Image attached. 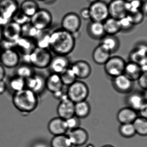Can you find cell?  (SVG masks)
I'll return each mask as SVG.
<instances>
[{"instance_id":"cell-56","label":"cell","mask_w":147,"mask_h":147,"mask_svg":"<svg viewBox=\"0 0 147 147\" xmlns=\"http://www.w3.org/2000/svg\"><path fill=\"white\" fill-rule=\"evenodd\" d=\"M36 1H42V2H45V1H46V0H35Z\"/></svg>"},{"instance_id":"cell-24","label":"cell","mask_w":147,"mask_h":147,"mask_svg":"<svg viewBox=\"0 0 147 147\" xmlns=\"http://www.w3.org/2000/svg\"><path fill=\"white\" fill-rule=\"evenodd\" d=\"M100 41V45L111 55L116 53L119 49L120 42L116 36L106 35Z\"/></svg>"},{"instance_id":"cell-18","label":"cell","mask_w":147,"mask_h":147,"mask_svg":"<svg viewBox=\"0 0 147 147\" xmlns=\"http://www.w3.org/2000/svg\"><path fill=\"white\" fill-rule=\"evenodd\" d=\"M77 79H85L88 78L92 73L90 64L85 61H77L69 66Z\"/></svg>"},{"instance_id":"cell-49","label":"cell","mask_w":147,"mask_h":147,"mask_svg":"<svg viewBox=\"0 0 147 147\" xmlns=\"http://www.w3.org/2000/svg\"><path fill=\"white\" fill-rule=\"evenodd\" d=\"M7 86L4 80L0 81V95L3 94L6 90Z\"/></svg>"},{"instance_id":"cell-1","label":"cell","mask_w":147,"mask_h":147,"mask_svg":"<svg viewBox=\"0 0 147 147\" xmlns=\"http://www.w3.org/2000/svg\"><path fill=\"white\" fill-rule=\"evenodd\" d=\"M75 45V36L61 28L51 32L49 49L55 55L67 56Z\"/></svg>"},{"instance_id":"cell-22","label":"cell","mask_w":147,"mask_h":147,"mask_svg":"<svg viewBox=\"0 0 147 147\" xmlns=\"http://www.w3.org/2000/svg\"><path fill=\"white\" fill-rule=\"evenodd\" d=\"M88 36L94 40H100L106 35L103 23L90 21L87 27Z\"/></svg>"},{"instance_id":"cell-31","label":"cell","mask_w":147,"mask_h":147,"mask_svg":"<svg viewBox=\"0 0 147 147\" xmlns=\"http://www.w3.org/2000/svg\"><path fill=\"white\" fill-rule=\"evenodd\" d=\"M51 32L48 30L40 31L36 37L34 39L36 48L48 49L50 47Z\"/></svg>"},{"instance_id":"cell-33","label":"cell","mask_w":147,"mask_h":147,"mask_svg":"<svg viewBox=\"0 0 147 147\" xmlns=\"http://www.w3.org/2000/svg\"><path fill=\"white\" fill-rule=\"evenodd\" d=\"M136 133L142 136L147 135V118L142 117H138L132 123Z\"/></svg>"},{"instance_id":"cell-23","label":"cell","mask_w":147,"mask_h":147,"mask_svg":"<svg viewBox=\"0 0 147 147\" xmlns=\"http://www.w3.org/2000/svg\"><path fill=\"white\" fill-rule=\"evenodd\" d=\"M49 131L54 136L66 134L68 131L65 120L58 117L51 119L48 124Z\"/></svg>"},{"instance_id":"cell-11","label":"cell","mask_w":147,"mask_h":147,"mask_svg":"<svg viewBox=\"0 0 147 147\" xmlns=\"http://www.w3.org/2000/svg\"><path fill=\"white\" fill-rule=\"evenodd\" d=\"M20 60V54L15 49L2 51L0 55L1 65L9 68L18 66Z\"/></svg>"},{"instance_id":"cell-14","label":"cell","mask_w":147,"mask_h":147,"mask_svg":"<svg viewBox=\"0 0 147 147\" xmlns=\"http://www.w3.org/2000/svg\"><path fill=\"white\" fill-rule=\"evenodd\" d=\"M19 8L17 0H0V15L8 21L11 20Z\"/></svg>"},{"instance_id":"cell-52","label":"cell","mask_w":147,"mask_h":147,"mask_svg":"<svg viewBox=\"0 0 147 147\" xmlns=\"http://www.w3.org/2000/svg\"><path fill=\"white\" fill-rule=\"evenodd\" d=\"M10 21H8V20L5 19L3 17H1L0 15V28H2L3 26H5L6 24H7Z\"/></svg>"},{"instance_id":"cell-41","label":"cell","mask_w":147,"mask_h":147,"mask_svg":"<svg viewBox=\"0 0 147 147\" xmlns=\"http://www.w3.org/2000/svg\"><path fill=\"white\" fill-rule=\"evenodd\" d=\"M119 22L121 31L125 32L129 31L134 26L128 14L125 17L119 20Z\"/></svg>"},{"instance_id":"cell-32","label":"cell","mask_w":147,"mask_h":147,"mask_svg":"<svg viewBox=\"0 0 147 147\" xmlns=\"http://www.w3.org/2000/svg\"><path fill=\"white\" fill-rule=\"evenodd\" d=\"M90 105L86 100L75 103V116L79 119L87 117L90 113Z\"/></svg>"},{"instance_id":"cell-2","label":"cell","mask_w":147,"mask_h":147,"mask_svg":"<svg viewBox=\"0 0 147 147\" xmlns=\"http://www.w3.org/2000/svg\"><path fill=\"white\" fill-rule=\"evenodd\" d=\"M12 101L18 110L25 113H30L35 111L38 104L37 94L27 88L14 92Z\"/></svg>"},{"instance_id":"cell-59","label":"cell","mask_w":147,"mask_h":147,"mask_svg":"<svg viewBox=\"0 0 147 147\" xmlns=\"http://www.w3.org/2000/svg\"><path fill=\"white\" fill-rule=\"evenodd\" d=\"M1 51H1V50L0 49V55H1Z\"/></svg>"},{"instance_id":"cell-57","label":"cell","mask_w":147,"mask_h":147,"mask_svg":"<svg viewBox=\"0 0 147 147\" xmlns=\"http://www.w3.org/2000/svg\"><path fill=\"white\" fill-rule=\"evenodd\" d=\"M102 147H114L113 146H111V145H105V146H103Z\"/></svg>"},{"instance_id":"cell-9","label":"cell","mask_w":147,"mask_h":147,"mask_svg":"<svg viewBox=\"0 0 147 147\" xmlns=\"http://www.w3.org/2000/svg\"><path fill=\"white\" fill-rule=\"evenodd\" d=\"M147 46L141 43L136 45L129 55V61L138 64L142 72H147Z\"/></svg>"},{"instance_id":"cell-29","label":"cell","mask_w":147,"mask_h":147,"mask_svg":"<svg viewBox=\"0 0 147 147\" xmlns=\"http://www.w3.org/2000/svg\"><path fill=\"white\" fill-rule=\"evenodd\" d=\"M106 35L116 36L121 32L119 20L109 17L103 23Z\"/></svg>"},{"instance_id":"cell-25","label":"cell","mask_w":147,"mask_h":147,"mask_svg":"<svg viewBox=\"0 0 147 147\" xmlns=\"http://www.w3.org/2000/svg\"><path fill=\"white\" fill-rule=\"evenodd\" d=\"M138 117L137 112L128 107L119 110L117 116L118 121L121 124L132 123Z\"/></svg>"},{"instance_id":"cell-12","label":"cell","mask_w":147,"mask_h":147,"mask_svg":"<svg viewBox=\"0 0 147 147\" xmlns=\"http://www.w3.org/2000/svg\"><path fill=\"white\" fill-rule=\"evenodd\" d=\"M112 85L116 91L122 94H129L132 92L134 87L133 81L123 74L112 78Z\"/></svg>"},{"instance_id":"cell-36","label":"cell","mask_w":147,"mask_h":147,"mask_svg":"<svg viewBox=\"0 0 147 147\" xmlns=\"http://www.w3.org/2000/svg\"><path fill=\"white\" fill-rule=\"evenodd\" d=\"M17 76L26 80L34 74L32 66L24 63L19 65L16 69Z\"/></svg>"},{"instance_id":"cell-19","label":"cell","mask_w":147,"mask_h":147,"mask_svg":"<svg viewBox=\"0 0 147 147\" xmlns=\"http://www.w3.org/2000/svg\"><path fill=\"white\" fill-rule=\"evenodd\" d=\"M75 103L68 98L60 101L57 107L58 117L66 119L74 116Z\"/></svg>"},{"instance_id":"cell-38","label":"cell","mask_w":147,"mask_h":147,"mask_svg":"<svg viewBox=\"0 0 147 147\" xmlns=\"http://www.w3.org/2000/svg\"><path fill=\"white\" fill-rule=\"evenodd\" d=\"M9 85L12 90L17 92L26 88V80L17 76L11 80Z\"/></svg>"},{"instance_id":"cell-20","label":"cell","mask_w":147,"mask_h":147,"mask_svg":"<svg viewBox=\"0 0 147 147\" xmlns=\"http://www.w3.org/2000/svg\"><path fill=\"white\" fill-rule=\"evenodd\" d=\"M36 48L34 40L21 36L15 42V49L22 55L30 54Z\"/></svg>"},{"instance_id":"cell-28","label":"cell","mask_w":147,"mask_h":147,"mask_svg":"<svg viewBox=\"0 0 147 147\" xmlns=\"http://www.w3.org/2000/svg\"><path fill=\"white\" fill-rule=\"evenodd\" d=\"M111 57V54L99 45L94 50L92 57L94 61L98 65H104Z\"/></svg>"},{"instance_id":"cell-37","label":"cell","mask_w":147,"mask_h":147,"mask_svg":"<svg viewBox=\"0 0 147 147\" xmlns=\"http://www.w3.org/2000/svg\"><path fill=\"white\" fill-rule=\"evenodd\" d=\"M120 135L126 138H130L135 136L136 134L133 124H121L119 129Z\"/></svg>"},{"instance_id":"cell-35","label":"cell","mask_w":147,"mask_h":147,"mask_svg":"<svg viewBox=\"0 0 147 147\" xmlns=\"http://www.w3.org/2000/svg\"><path fill=\"white\" fill-rule=\"evenodd\" d=\"M40 30L34 27L30 22L21 26V36L34 40L40 32Z\"/></svg>"},{"instance_id":"cell-3","label":"cell","mask_w":147,"mask_h":147,"mask_svg":"<svg viewBox=\"0 0 147 147\" xmlns=\"http://www.w3.org/2000/svg\"><path fill=\"white\" fill-rule=\"evenodd\" d=\"M52 57L48 49L36 48L30 54L22 55V58L25 63L37 68L44 69L49 67Z\"/></svg>"},{"instance_id":"cell-27","label":"cell","mask_w":147,"mask_h":147,"mask_svg":"<svg viewBox=\"0 0 147 147\" xmlns=\"http://www.w3.org/2000/svg\"><path fill=\"white\" fill-rule=\"evenodd\" d=\"M141 67L137 63L133 62L126 63L123 74L131 80H137L142 73Z\"/></svg>"},{"instance_id":"cell-4","label":"cell","mask_w":147,"mask_h":147,"mask_svg":"<svg viewBox=\"0 0 147 147\" xmlns=\"http://www.w3.org/2000/svg\"><path fill=\"white\" fill-rule=\"evenodd\" d=\"M67 94L69 99L74 103L86 100L89 90L87 84L81 81H76L68 86Z\"/></svg>"},{"instance_id":"cell-17","label":"cell","mask_w":147,"mask_h":147,"mask_svg":"<svg viewBox=\"0 0 147 147\" xmlns=\"http://www.w3.org/2000/svg\"><path fill=\"white\" fill-rule=\"evenodd\" d=\"M26 88L37 94L41 93L46 88V79L42 76L35 74L26 80Z\"/></svg>"},{"instance_id":"cell-16","label":"cell","mask_w":147,"mask_h":147,"mask_svg":"<svg viewBox=\"0 0 147 147\" xmlns=\"http://www.w3.org/2000/svg\"><path fill=\"white\" fill-rule=\"evenodd\" d=\"M126 104L128 107L138 112L140 108L147 103V94L139 92H131L125 99Z\"/></svg>"},{"instance_id":"cell-50","label":"cell","mask_w":147,"mask_h":147,"mask_svg":"<svg viewBox=\"0 0 147 147\" xmlns=\"http://www.w3.org/2000/svg\"><path fill=\"white\" fill-rule=\"evenodd\" d=\"M5 76V68L1 64H0V81L3 80Z\"/></svg>"},{"instance_id":"cell-45","label":"cell","mask_w":147,"mask_h":147,"mask_svg":"<svg viewBox=\"0 0 147 147\" xmlns=\"http://www.w3.org/2000/svg\"><path fill=\"white\" fill-rule=\"evenodd\" d=\"M0 49L2 51L15 49V42L3 38L0 42Z\"/></svg>"},{"instance_id":"cell-6","label":"cell","mask_w":147,"mask_h":147,"mask_svg":"<svg viewBox=\"0 0 147 147\" xmlns=\"http://www.w3.org/2000/svg\"><path fill=\"white\" fill-rule=\"evenodd\" d=\"M91 21L103 23L109 16L108 4L102 0L91 3L88 7Z\"/></svg>"},{"instance_id":"cell-30","label":"cell","mask_w":147,"mask_h":147,"mask_svg":"<svg viewBox=\"0 0 147 147\" xmlns=\"http://www.w3.org/2000/svg\"><path fill=\"white\" fill-rule=\"evenodd\" d=\"M40 9L35 0H25L21 3L20 9L30 18H31Z\"/></svg>"},{"instance_id":"cell-42","label":"cell","mask_w":147,"mask_h":147,"mask_svg":"<svg viewBox=\"0 0 147 147\" xmlns=\"http://www.w3.org/2000/svg\"><path fill=\"white\" fill-rule=\"evenodd\" d=\"M126 3V9L128 14L141 11L143 2L142 0H132Z\"/></svg>"},{"instance_id":"cell-44","label":"cell","mask_w":147,"mask_h":147,"mask_svg":"<svg viewBox=\"0 0 147 147\" xmlns=\"http://www.w3.org/2000/svg\"><path fill=\"white\" fill-rule=\"evenodd\" d=\"M134 26L140 24L144 20L145 15L141 11L128 14Z\"/></svg>"},{"instance_id":"cell-51","label":"cell","mask_w":147,"mask_h":147,"mask_svg":"<svg viewBox=\"0 0 147 147\" xmlns=\"http://www.w3.org/2000/svg\"><path fill=\"white\" fill-rule=\"evenodd\" d=\"M32 147H49V146L45 142H39L36 143Z\"/></svg>"},{"instance_id":"cell-47","label":"cell","mask_w":147,"mask_h":147,"mask_svg":"<svg viewBox=\"0 0 147 147\" xmlns=\"http://www.w3.org/2000/svg\"><path fill=\"white\" fill-rule=\"evenodd\" d=\"M80 18L85 20H90V14L88 7L84 8L80 12Z\"/></svg>"},{"instance_id":"cell-53","label":"cell","mask_w":147,"mask_h":147,"mask_svg":"<svg viewBox=\"0 0 147 147\" xmlns=\"http://www.w3.org/2000/svg\"><path fill=\"white\" fill-rule=\"evenodd\" d=\"M56 0H46L45 3H46L48 4H52V3H54Z\"/></svg>"},{"instance_id":"cell-34","label":"cell","mask_w":147,"mask_h":147,"mask_svg":"<svg viewBox=\"0 0 147 147\" xmlns=\"http://www.w3.org/2000/svg\"><path fill=\"white\" fill-rule=\"evenodd\" d=\"M51 147H72V144L67 134L54 136L51 139Z\"/></svg>"},{"instance_id":"cell-40","label":"cell","mask_w":147,"mask_h":147,"mask_svg":"<svg viewBox=\"0 0 147 147\" xmlns=\"http://www.w3.org/2000/svg\"><path fill=\"white\" fill-rule=\"evenodd\" d=\"M30 18L25 14L19 8V9L13 15L11 20L22 26L30 22Z\"/></svg>"},{"instance_id":"cell-13","label":"cell","mask_w":147,"mask_h":147,"mask_svg":"<svg viewBox=\"0 0 147 147\" xmlns=\"http://www.w3.org/2000/svg\"><path fill=\"white\" fill-rule=\"evenodd\" d=\"M109 16L119 20L128 14L126 3L123 0H111L108 4Z\"/></svg>"},{"instance_id":"cell-58","label":"cell","mask_w":147,"mask_h":147,"mask_svg":"<svg viewBox=\"0 0 147 147\" xmlns=\"http://www.w3.org/2000/svg\"><path fill=\"white\" fill-rule=\"evenodd\" d=\"M123 1H125V2H129L130 1H131L132 0H123Z\"/></svg>"},{"instance_id":"cell-10","label":"cell","mask_w":147,"mask_h":147,"mask_svg":"<svg viewBox=\"0 0 147 147\" xmlns=\"http://www.w3.org/2000/svg\"><path fill=\"white\" fill-rule=\"evenodd\" d=\"M70 64L67 56L55 55L52 57L48 67L52 74L61 75L69 67Z\"/></svg>"},{"instance_id":"cell-15","label":"cell","mask_w":147,"mask_h":147,"mask_svg":"<svg viewBox=\"0 0 147 147\" xmlns=\"http://www.w3.org/2000/svg\"><path fill=\"white\" fill-rule=\"evenodd\" d=\"M3 38L15 42L21 36V26L11 20L2 28Z\"/></svg>"},{"instance_id":"cell-7","label":"cell","mask_w":147,"mask_h":147,"mask_svg":"<svg viewBox=\"0 0 147 147\" xmlns=\"http://www.w3.org/2000/svg\"><path fill=\"white\" fill-rule=\"evenodd\" d=\"M125 60L119 56L111 57L104 64L106 74L113 78L123 74L125 67Z\"/></svg>"},{"instance_id":"cell-55","label":"cell","mask_w":147,"mask_h":147,"mask_svg":"<svg viewBox=\"0 0 147 147\" xmlns=\"http://www.w3.org/2000/svg\"><path fill=\"white\" fill-rule=\"evenodd\" d=\"M88 1L91 3L94 2V1H98V0H88Z\"/></svg>"},{"instance_id":"cell-5","label":"cell","mask_w":147,"mask_h":147,"mask_svg":"<svg viewBox=\"0 0 147 147\" xmlns=\"http://www.w3.org/2000/svg\"><path fill=\"white\" fill-rule=\"evenodd\" d=\"M53 17L50 12L45 9H39L30 18V22L37 29L45 30L51 26Z\"/></svg>"},{"instance_id":"cell-26","label":"cell","mask_w":147,"mask_h":147,"mask_svg":"<svg viewBox=\"0 0 147 147\" xmlns=\"http://www.w3.org/2000/svg\"><path fill=\"white\" fill-rule=\"evenodd\" d=\"M63 86L60 75L51 73L46 79V88L52 93L63 89Z\"/></svg>"},{"instance_id":"cell-39","label":"cell","mask_w":147,"mask_h":147,"mask_svg":"<svg viewBox=\"0 0 147 147\" xmlns=\"http://www.w3.org/2000/svg\"><path fill=\"white\" fill-rule=\"evenodd\" d=\"M60 76L63 85L67 86L75 82L77 79L74 73L69 67L64 73L60 75Z\"/></svg>"},{"instance_id":"cell-48","label":"cell","mask_w":147,"mask_h":147,"mask_svg":"<svg viewBox=\"0 0 147 147\" xmlns=\"http://www.w3.org/2000/svg\"><path fill=\"white\" fill-rule=\"evenodd\" d=\"M140 114V117L147 118V103L144 104L138 111Z\"/></svg>"},{"instance_id":"cell-43","label":"cell","mask_w":147,"mask_h":147,"mask_svg":"<svg viewBox=\"0 0 147 147\" xmlns=\"http://www.w3.org/2000/svg\"><path fill=\"white\" fill-rule=\"evenodd\" d=\"M65 123L68 131H69L80 127V119L74 115L71 117L65 119Z\"/></svg>"},{"instance_id":"cell-46","label":"cell","mask_w":147,"mask_h":147,"mask_svg":"<svg viewBox=\"0 0 147 147\" xmlns=\"http://www.w3.org/2000/svg\"><path fill=\"white\" fill-rule=\"evenodd\" d=\"M139 86L144 91L147 88V72H143L138 79Z\"/></svg>"},{"instance_id":"cell-8","label":"cell","mask_w":147,"mask_h":147,"mask_svg":"<svg viewBox=\"0 0 147 147\" xmlns=\"http://www.w3.org/2000/svg\"><path fill=\"white\" fill-rule=\"evenodd\" d=\"M81 24V20L79 15L75 13H69L63 18L61 28L74 36L80 30Z\"/></svg>"},{"instance_id":"cell-21","label":"cell","mask_w":147,"mask_h":147,"mask_svg":"<svg viewBox=\"0 0 147 147\" xmlns=\"http://www.w3.org/2000/svg\"><path fill=\"white\" fill-rule=\"evenodd\" d=\"M67 135L72 145L74 146L84 145L88 139V134L86 131L80 127L69 131Z\"/></svg>"},{"instance_id":"cell-54","label":"cell","mask_w":147,"mask_h":147,"mask_svg":"<svg viewBox=\"0 0 147 147\" xmlns=\"http://www.w3.org/2000/svg\"><path fill=\"white\" fill-rule=\"evenodd\" d=\"M3 34H2V28H0V42L3 39Z\"/></svg>"}]
</instances>
